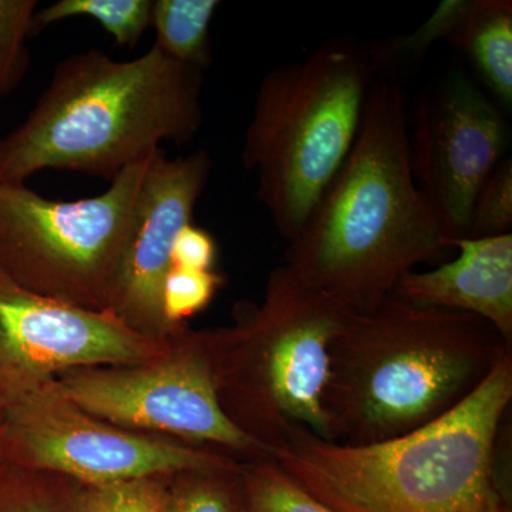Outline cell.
Instances as JSON below:
<instances>
[{"label": "cell", "instance_id": "6da1fadb", "mask_svg": "<svg viewBox=\"0 0 512 512\" xmlns=\"http://www.w3.org/2000/svg\"><path fill=\"white\" fill-rule=\"evenodd\" d=\"M406 97L376 79L355 144L285 265L348 312L379 305L404 275L454 248L414 180Z\"/></svg>", "mask_w": 512, "mask_h": 512}, {"label": "cell", "instance_id": "7a4b0ae2", "mask_svg": "<svg viewBox=\"0 0 512 512\" xmlns=\"http://www.w3.org/2000/svg\"><path fill=\"white\" fill-rule=\"evenodd\" d=\"M512 400V353L464 402L421 429L349 446L295 427L272 460L338 512H511L500 431Z\"/></svg>", "mask_w": 512, "mask_h": 512}, {"label": "cell", "instance_id": "3957f363", "mask_svg": "<svg viewBox=\"0 0 512 512\" xmlns=\"http://www.w3.org/2000/svg\"><path fill=\"white\" fill-rule=\"evenodd\" d=\"M508 353L485 320L394 292L350 312L329 348L330 441L365 446L413 433L464 402Z\"/></svg>", "mask_w": 512, "mask_h": 512}, {"label": "cell", "instance_id": "277c9868", "mask_svg": "<svg viewBox=\"0 0 512 512\" xmlns=\"http://www.w3.org/2000/svg\"><path fill=\"white\" fill-rule=\"evenodd\" d=\"M202 70L156 46L134 60L99 49L57 64L26 120L0 140V184H25L43 170L113 181L171 141L200 130Z\"/></svg>", "mask_w": 512, "mask_h": 512}, {"label": "cell", "instance_id": "5b68a950", "mask_svg": "<svg viewBox=\"0 0 512 512\" xmlns=\"http://www.w3.org/2000/svg\"><path fill=\"white\" fill-rule=\"evenodd\" d=\"M349 313L284 264L259 305L242 303L232 325L201 330L222 412L268 454L295 427L330 441L329 348Z\"/></svg>", "mask_w": 512, "mask_h": 512}, {"label": "cell", "instance_id": "8992f818", "mask_svg": "<svg viewBox=\"0 0 512 512\" xmlns=\"http://www.w3.org/2000/svg\"><path fill=\"white\" fill-rule=\"evenodd\" d=\"M380 67L375 50L332 42L262 80L242 160L258 174L259 200L286 241L302 231L345 164Z\"/></svg>", "mask_w": 512, "mask_h": 512}, {"label": "cell", "instance_id": "52a82bcc", "mask_svg": "<svg viewBox=\"0 0 512 512\" xmlns=\"http://www.w3.org/2000/svg\"><path fill=\"white\" fill-rule=\"evenodd\" d=\"M151 157L77 201L0 184V272L37 295L104 312Z\"/></svg>", "mask_w": 512, "mask_h": 512}, {"label": "cell", "instance_id": "ba28073f", "mask_svg": "<svg viewBox=\"0 0 512 512\" xmlns=\"http://www.w3.org/2000/svg\"><path fill=\"white\" fill-rule=\"evenodd\" d=\"M56 383L84 412L121 429L217 448L241 461L269 457L222 412L201 330L188 325L151 362L80 367Z\"/></svg>", "mask_w": 512, "mask_h": 512}, {"label": "cell", "instance_id": "9c48e42d", "mask_svg": "<svg viewBox=\"0 0 512 512\" xmlns=\"http://www.w3.org/2000/svg\"><path fill=\"white\" fill-rule=\"evenodd\" d=\"M3 426L0 457L62 474L86 487L242 463L217 448L137 433L97 419L70 402L56 379L6 404Z\"/></svg>", "mask_w": 512, "mask_h": 512}, {"label": "cell", "instance_id": "30bf717a", "mask_svg": "<svg viewBox=\"0 0 512 512\" xmlns=\"http://www.w3.org/2000/svg\"><path fill=\"white\" fill-rule=\"evenodd\" d=\"M170 340L140 335L110 313L37 295L0 272L3 407L67 370L151 362Z\"/></svg>", "mask_w": 512, "mask_h": 512}, {"label": "cell", "instance_id": "8fae6325", "mask_svg": "<svg viewBox=\"0 0 512 512\" xmlns=\"http://www.w3.org/2000/svg\"><path fill=\"white\" fill-rule=\"evenodd\" d=\"M507 144L503 113L463 74L420 97L409 134L414 180L454 244L470 234L478 192Z\"/></svg>", "mask_w": 512, "mask_h": 512}, {"label": "cell", "instance_id": "7c38bea8", "mask_svg": "<svg viewBox=\"0 0 512 512\" xmlns=\"http://www.w3.org/2000/svg\"><path fill=\"white\" fill-rule=\"evenodd\" d=\"M211 168L204 150L175 160L158 150L148 164L104 305V312L147 338L165 342L187 326L165 319L163 285L175 237L192 222Z\"/></svg>", "mask_w": 512, "mask_h": 512}, {"label": "cell", "instance_id": "4fadbf2b", "mask_svg": "<svg viewBox=\"0 0 512 512\" xmlns=\"http://www.w3.org/2000/svg\"><path fill=\"white\" fill-rule=\"evenodd\" d=\"M453 261L412 271L394 293L424 308L470 313L512 345V235L458 239Z\"/></svg>", "mask_w": 512, "mask_h": 512}, {"label": "cell", "instance_id": "5bb4252c", "mask_svg": "<svg viewBox=\"0 0 512 512\" xmlns=\"http://www.w3.org/2000/svg\"><path fill=\"white\" fill-rule=\"evenodd\" d=\"M448 40L470 57L493 96L511 107V0H468L463 18Z\"/></svg>", "mask_w": 512, "mask_h": 512}, {"label": "cell", "instance_id": "9a60e30c", "mask_svg": "<svg viewBox=\"0 0 512 512\" xmlns=\"http://www.w3.org/2000/svg\"><path fill=\"white\" fill-rule=\"evenodd\" d=\"M220 5L218 0H156L154 46L175 62L204 72L211 64L210 29Z\"/></svg>", "mask_w": 512, "mask_h": 512}, {"label": "cell", "instance_id": "2e32d148", "mask_svg": "<svg viewBox=\"0 0 512 512\" xmlns=\"http://www.w3.org/2000/svg\"><path fill=\"white\" fill-rule=\"evenodd\" d=\"M84 485L0 457V512H82Z\"/></svg>", "mask_w": 512, "mask_h": 512}, {"label": "cell", "instance_id": "e0dca14e", "mask_svg": "<svg viewBox=\"0 0 512 512\" xmlns=\"http://www.w3.org/2000/svg\"><path fill=\"white\" fill-rule=\"evenodd\" d=\"M153 0H59L37 10L32 32L72 18H90L110 33L117 45L136 46L151 26Z\"/></svg>", "mask_w": 512, "mask_h": 512}, {"label": "cell", "instance_id": "ac0fdd59", "mask_svg": "<svg viewBox=\"0 0 512 512\" xmlns=\"http://www.w3.org/2000/svg\"><path fill=\"white\" fill-rule=\"evenodd\" d=\"M244 512H338L282 470L271 457L242 461Z\"/></svg>", "mask_w": 512, "mask_h": 512}, {"label": "cell", "instance_id": "d6986e66", "mask_svg": "<svg viewBox=\"0 0 512 512\" xmlns=\"http://www.w3.org/2000/svg\"><path fill=\"white\" fill-rule=\"evenodd\" d=\"M241 464L174 474L164 512H244Z\"/></svg>", "mask_w": 512, "mask_h": 512}, {"label": "cell", "instance_id": "ffe728a7", "mask_svg": "<svg viewBox=\"0 0 512 512\" xmlns=\"http://www.w3.org/2000/svg\"><path fill=\"white\" fill-rule=\"evenodd\" d=\"M36 0H0V101L25 79Z\"/></svg>", "mask_w": 512, "mask_h": 512}, {"label": "cell", "instance_id": "44dd1931", "mask_svg": "<svg viewBox=\"0 0 512 512\" xmlns=\"http://www.w3.org/2000/svg\"><path fill=\"white\" fill-rule=\"evenodd\" d=\"M173 476L83 487L82 512H164Z\"/></svg>", "mask_w": 512, "mask_h": 512}, {"label": "cell", "instance_id": "7402d4cb", "mask_svg": "<svg viewBox=\"0 0 512 512\" xmlns=\"http://www.w3.org/2000/svg\"><path fill=\"white\" fill-rule=\"evenodd\" d=\"M225 278L220 272L195 271L171 266L163 285V312L173 326L187 325V320L204 311L215 298Z\"/></svg>", "mask_w": 512, "mask_h": 512}, {"label": "cell", "instance_id": "603a6c76", "mask_svg": "<svg viewBox=\"0 0 512 512\" xmlns=\"http://www.w3.org/2000/svg\"><path fill=\"white\" fill-rule=\"evenodd\" d=\"M512 163L501 161L478 192L467 238L497 237L511 234Z\"/></svg>", "mask_w": 512, "mask_h": 512}, {"label": "cell", "instance_id": "cb8c5ba5", "mask_svg": "<svg viewBox=\"0 0 512 512\" xmlns=\"http://www.w3.org/2000/svg\"><path fill=\"white\" fill-rule=\"evenodd\" d=\"M467 3V0H447V2L440 3L439 8L434 10L429 20L413 35L404 37L387 49L375 50L380 64L383 66V63H386L393 53L416 57L436 40L450 39L458 22L466 12Z\"/></svg>", "mask_w": 512, "mask_h": 512}, {"label": "cell", "instance_id": "d4e9b609", "mask_svg": "<svg viewBox=\"0 0 512 512\" xmlns=\"http://www.w3.org/2000/svg\"><path fill=\"white\" fill-rule=\"evenodd\" d=\"M218 259V247L214 237L194 222L185 225L175 237L171 266L214 271Z\"/></svg>", "mask_w": 512, "mask_h": 512}, {"label": "cell", "instance_id": "484cf974", "mask_svg": "<svg viewBox=\"0 0 512 512\" xmlns=\"http://www.w3.org/2000/svg\"><path fill=\"white\" fill-rule=\"evenodd\" d=\"M3 409L0 410V454H2V441H3Z\"/></svg>", "mask_w": 512, "mask_h": 512}, {"label": "cell", "instance_id": "4316f807", "mask_svg": "<svg viewBox=\"0 0 512 512\" xmlns=\"http://www.w3.org/2000/svg\"><path fill=\"white\" fill-rule=\"evenodd\" d=\"M3 409V402H2V399H0V410Z\"/></svg>", "mask_w": 512, "mask_h": 512}]
</instances>
